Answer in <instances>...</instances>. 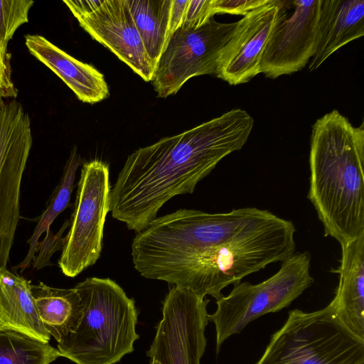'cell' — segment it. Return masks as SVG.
Here are the masks:
<instances>
[{
  "label": "cell",
  "mask_w": 364,
  "mask_h": 364,
  "mask_svg": "<svg viewBox=\"0 0 364 364\" xmlns=\"http://www.w3.org/2000/svg\"><path fill=\"white\" fill-rule=\"evenodd\" d=\"M308 198L341 245L364 232V123L333 109L312 125Z\"/></svg>",
  "instance_id": "7a4b0ae2"
},
{
  "label": "cell",
  "mask_w": 364,
  "mask_h": 364,
  "mask_svg": "<svg viewBox=\"0 0 364 364\" xmlns=\"http://www.w3.org/2000/svg\"><path fill=\"white\" fill-rule=\"evenodd\" d=\"M280 1L262 6L240 19L222 50L215 75L230 85L250 81L260 73L262 56L275 24Z\"/></svg>",
  "instance_id": "5bb4252c"
},
{
  "label": "cell",
  "mask_w": 364,
  "mask_h": 364,
  "mask_svg": "<svg viewBox=\"0 0 364 364\" xmlns=\"http://www.w3.org/2000/svg\"><path fill=\"white\" fill-rule=\"evenodd\" d=\"M287 2L280 1L261 60L260 73L272 79L302 70L315 51L322 0L291 1L289 16Z\"/></svg>",
  "instance_id": "4fadbf2b"
},
{
  "label": "cell",
  "mask_w": 364,
  "mask_h": 364,
  "mask_svg": "<svg viewBox=\"0 0 364 364\" xmlns=\"http://www.w3.org/2000/svg\"><path fill=\"white\" fill-rule=\"evenodd\" d=\"M31 146L28 113L18 101L0 98V272L6 269L20 218L21 185Z\"/></svg>",
  "instance_id": "30bf717a"
},
{
  "label": "cell",
  "mask_w": 364,
  "mask_h": 364,
  "mask_svg": "<svg viewBox=\"0 0 364 364\" xmlns=\"http://www.w3.org/2000/svg\"><path fill=\"white\" fill-rule=\"evenodd\" d=\"M151 364H159V363L154 360H151Z\"/></svg>",
  "instance_id": "f1b7e54d"
},
{
  "label": "cell",
  "mask_w": 364,
  "mask_h": 364,
  "mask_svg": "<svg viewBox=\"0 0 364 364\" xmlns=\"http://www.w3.org/2000/svg\"><path fill=\"white\" fill-rule=\"evenodd\" d=\"M311 258L308 251L294 253L269 279L257 284L240 282L216 300L217 309L208 314V321L215 325L217 354L230 336L259 317L289 306L312 284Z\"/></svg>",
  "instance_id": "52a82bcc"
},
{
  "label": "cell",
  "mask_w": 364,
  "mask_h": 364,
  "mask_svg": "<svg viewBox=\"0 0 364 364\" xmlns=\"http://www.w3.org/2000/svg\"><path fill=\"white\" fill-rule=\"evenodd\" d=\"M80 26L146 82L155 68L125 0H65Z\"/></svg>",
  "instance_id": "7c38bea8"
},
{
  "label": "cell",
  "mask_w": 364,
  "mask_h": 364,
  "mask_svg": "<svg viewBox=\"0 0 364 364\" xmlns=\"http://www.w3.org/2000/svg\"><path fill=\"white\" fill-rule=\"evenodd\" d=\"M110 189L106 163L95 159L82 164L70 229L58 262L65 276H77L100 258Z\"/></svg>",
  "instance_id": "ba28073f"
},
{
  "label": "cell",
  "mask_w": 364,
  "mask_h": 364,
  "mask_svg": "<svg viewBox=\"0 0 364 364\" xmlns=\"http://www.w3.org/2000/svg\"><path fill=\"white\" fill-rule=\"evenodd\" d=\"M211 1L212 0H188L184 21L181 27L198 28L213 18Z\"/></svg>",
  "instance_id": "484cf974"
},
{
  "label": "cell",
  "mask_w": 364,
  "mask_h": 364,
  "mask_svg": "<svg viewBox=\"0 0 364 364\" xmlns=\"http://www.w3.org/2000/svg\"><path fill=\"white\" fill-rule=\"evenodd\" d=\"M188 0H172L169 22V38L183 24Z\"/></svg>",
  "instance_id": "83f0119b"
},
{
  "label": "cell",
  "mask_w": 364,
  "mask_h": 364,
  "mask_svg": "<svg viewBox=\"0 0 364 364\" xmlns=\"http://www.w3.org/2000/svg\"><path fill=\"white\" fill-rule=\"evenodd\" d=\"M31 0H0V41L5 46L16 31L28 21Z\"/></svg>",
  "instance_id": "603a6c76"
},
{
  "label": "cell",
  "mask_w": 364,
  "mask_h": 364,
  "mask_svg": "<svg viewBox=\"0 0 364 364\" xmlns=\"http://www.w3.org/2000/svg\"><path fill=\"white\" fill-rule=\"evenodd\" d=\"M253 126L247 111L234 109L134 151L111 187L112 217L141 231L171 198L192 193L223 158L240 150Z\"/></svg>",
  "instance_id": "6da1fadb"
},
{
  "label": "cell",
  "mask_w": 364,
  "mask_h": 364,
  "mask_svg": "<svg viewBox=\"0 0 364 364\" xmlns=\"http://www.w3.org/2000/svg\"><path fill=\"white\" fill-rule=\"evenodd\" d=\"M341 247L340 265L331 270L339 282L331 303L343 323L364 339V232Z\"/></svg>",
  "instance_id": "e0dca14e"
},
{
  "label": "cell",
  "mask_w": 364,
  "mask_h": 364,
  "mask_svg": "<svg viewBox=\"0 0 364 364\" xmlns=\"http://www.w3.org/2000/svg\"><path fill=\"white\" fill-rule=\"evenodd\" d=\"M30 287L39 318L50 336L59 343L73 333L84 311L77 289L51 287L43 282L31 284Z\"/></svg>",
  "instance_id": "d6986e66"
},
{
  "label": "cell",
  "mask_w": 364,
  "mask_h": 364,
  "mask_svg": "<svg viewBox=\"0 0 364 364\" xmlns=\"http://www.w3.org/2000/svg\"><path fill=\"white\" fill-rule=\"evenodd\" d=\"M239 21L220 23L211 18L195 28L180 27L170 37L151 80L158 97L176 94L191 77L215 75L219 59Z\"/></svg>",
  "instance_id": "9c48e42d"
},
{
  "label": "cell",
  "mask_w": 364,
  "mask_h": 364,
  "mask_svg": "<svg viewBox=\"0 0 364 364\" xmlns=\"http://www.w3.org/2000/svg\"><path fill=\"white\" fill-rule=\"evenodd\" d=\"M296 228L272 213L226 242L195 255L161 277L160 281L219 299L221 291L246 276L294 254Z\"/></svg>",
  "instance_id": "3957f363"
},
{
  "label": "cell",
  "mask_w": 364,
  "mask_h": 364,
  "mask_svg": "<svg viewBox=\"0 0 364 364\" xmlns=\"http://www.w3.org/2000/svg\"><path fill=\"white\" fill-rule=\"evenodd\" d=\"M171 1L125 0L155 68L169 40Z\"/></svg>",
  "instance_id": "ffe728a7"
},
{
  "label": "cell",
  "mask_w": 364,
  "mask_h": 364,
  "mask_svg": "<svg viewBox=\"0 0 364 364\" xmlns=\"http://www.w3.org/2000/svg\"><path fill=\"white\" fill-rule=\"evenodd\" d=\"M28 51L55 73L83 102L94 104L108 97L104 75L92 65L70 55L40 35L25 36Z\"/></svg>",
  "instance_id": "9a60e30c"
},
{
  "label": "cell",
  "mask_w": 364,
  "mask_h": 364,
  "mask_svg": "<svg viewBox=\"0 0 364 364\" xmlns=\"http://www.w3.org/2000/svg\"><path fill=\"white\" fill-rule=\"evenodd\" d=\"M271 214L247 207L219 213L180 209L156 218L133 239L134 267L141 276L159 280L188 258L226 242Z\"/></svg>",
  "instance_id": "277c9868"
},
{
  "label": "cell",
  "mask_w": 364,
  "mask_h": 364,
  "mask_svg": "<svg viewBox=\"0 0 364 364\" xmlns=\"http://www.w3.org/2000/svg\"><path fill=\"white\" fill-rule=\"evenodd\" d=\"M61 355L43 343L11 330H0V364H50Z\"/></svg>",
  "instance_id": "7402d4cb"
},
{
  "label": "cell",
  "mask_w": 364,
  "mask_h": 364,
  "mask_svg": "<svg viewBox=\"0 0 364 364\" xmlns=\"http://www.w3.org/2000/svg\"><path fill=\"white\" fill-rule=\"evenodd\" d=\"M255 364H364V339L343 323L331 303L311 312L294 309Z\"/></svg>",
  "instance_id": "8992f818"
},
{
  "label": "cell",
  "mask_w": 364,
  "mask_h": 364,
  "mask_svg": "<svg viewBox=\"0 0 364 364\" xmlns=\"http://www.w3.org/2000/svg\"><path fill=\"white\" fill-rule=\"evenodd\" d=\"M31 283L7 269L0 272V330H11L43 343L50 336L37 312Z\"/></svg>",
  "instance_id": "ac0fdd59"
},
{
  "label": "cell",
  "mask_w": 364,
  "mask_h": 364,
  "mask_svg": "<svg viewBox=\"0 0 364 364\" xmlns=\"http://www.w3.org/2000/svg\"><path fill=\"white\" fill-rule=\"evenodd\" d=\"M70 219L66 220L56 234L53 235L51 232L48 236L45 237L42 242H39L38 250L39 253L33 259L34 268L40 269L50 264V257L55 251L63 248L64 237L62 235L64 231L70 227Z\"/></svg>",
  "instance_id": "cb8c5ba5"
},
{
  "label": "cell",
  "mask_w": 364,
  "mask_h": 364,
  "mask_svg": "<svg viewBox=\"0 0 364 364\" xmlns=\"http://www.w3.org/2000/svg\"><path fill=\"white\" fill-rule=\"evenodd\" d=\"M11 67V54L7 46L0 41V98H15L18 90L15 87Z\"/></svg>",
  "instance_id": "4316f807"
},
{
  "label": "cell",
  "mask_w": 364,
  "mask_h": 364,
  "mask_svg": "<svg viewBox=\"0 0 364 364\" xmlns=\"http://www.w3.org/2000/svg\"><path fill=\"white\" fill-rule=\"evenodd\" d=\"M364 35V0H322L310 72L333 53Z\"/></svg>",
  "instance_id": "2e32d148"
},
{
  "label": "cell",
  "mask_w": 364,
  "mask_h": 364,
  "mask_svg": "<svg viewBox=\"0 0 364 364\" xmlns=\"http://www.w3.org/2000/svg\"><path fill=\"white\" fill-rule=\"evenodd\" d=\"M205 297L173 287L163 301L162 318L146 355L159 364H200L208 323Z\"/></svg>",
  "instance_id": "8fae6325"
},
{
  "label": "cell",
  "mask_w": 364,
  "mask_h": 364,
  "mask_svg": "<svg viewBox=\"0 0 364 364\" xmlns=\"http://www.w3.org/2000/svg\"><path fill=\"white\" fill-rule=\"evenodd\" d=\"M271 0H212L211 11L217 14L246 16L252 11L269 4Z\"/></svg>",
  "instance_id": "d4e9b609"
},
{
  "label": "cell",
  "mask_w": 364,
  "mask_h": 364,
  "mask_svg": "<svg viewBox=\"0 0 364 364\" xmlns=\"http://www.w3.org/2000/svg\"><path fill=\"white\" fill-rule=\"evenodd\" d=\"M75 288L84 311L75 331L58 343L61 357L76 364H115L133 352L139 338L134 299L109 278H86Z\"/></svg>",
  "instance_id": "5b68a950"
},
{
  "label": "cell",
  "mask_w": 364,
  "mask_h": 364,
  "mask_svg": "<svg viewBox=\"0 0 364 364\" xmlns=\"http://www.w3.org/2000/svg\"><path fill=\"white\" fill-rule=\"evenodd\" d=\"M81 164L82 159L75 147L64 166L63 175L58 184L46 203V209L34 220L37 223L33 234L27 241L29 247L26 256L20 264L14 267V269H21L22 272L28 267L38 250L40 237L44 232L46 233V237L50 234L51 224L69 204L77 170Z\"/></svg>",
  "instance_id": "44dd1931"
}]
</instances>
